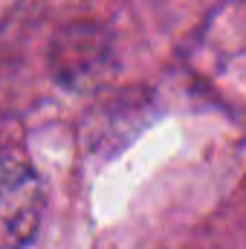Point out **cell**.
<instances>
[{
  "label": "cell",
  "instance_id": "6da1fadb",
  "mask_svg": "<svg viewBox=\"0 0 246 249\" xmlns=\"http://www.w3.org/2000/svg\"><path fill=\"white\" fill-rule=\"evenodd\" d=\"M44 183L23 160H0V249H23L44 217Z\"/></svg>",
  "mask_w": 246,
  "mask_h": 249
}]
</instances>
